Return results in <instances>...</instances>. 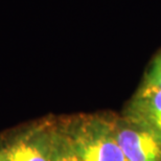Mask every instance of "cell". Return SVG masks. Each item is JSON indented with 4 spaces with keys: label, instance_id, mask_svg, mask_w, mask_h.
Wrapping results in <instances>:
<instances>
[{
    "label": "cell",
    "instance_id": "6da1fadb",
    "mask_svg": "<svg viewBox=\"0 0 161 161\" xmlns=\"http://www.w3.org/2000/svg\"><path fill=\"white\" fill-rule=\"evenodd\" d=\"M60 128L80 161H127L115 135L113 117L85 115Z\"/></svg>",
    "mask_w": 161,
    "mask_h": 161
},
{
    "label": "cell",
    "instance_id": "7a4b0ae2",
    "mask_svg": "<svg viewBox=\"0 0 161 161\" xmlns=\"http://www.w3.org/2000/svg\"><path fill=\"white\" fill-rule=\"evenodd\" d=\"M58 125H36L13 137L0 150L3 161H54Z\"/></svg>",
    "mask_w": 161,
    "mask_h": 161
},
{
    "label": "cell",
    "instance_id": "3957f363",
    "mask_svg": "<svg viewBox=\"0 0 161 161\" xmlns=\"http://www.w3.org/2000/svg\"><path fill=\"white\" fill-rule=\"evenodd\" d=\"M113 121L127 161H161V135L127 115L113 117Z\"/></svg>",
    "mask_w": 161,
    "mask_h": 161
},
{
    "label": "cell",
    "instance_id": "277c9868",
    "mask_svg": "<svg viewBox=\"0 0 161 161\" xmlns=\"http://www.w3.org/2000/svg\"><path fill=\"white\" fill-rule=\"evenodd\" d=\"M125 115L161 135V89L142 83Z\"/></svg>",
    "mask_w": 161,
    "mask_h": 161
},
{
    "label": "cell",
    "instance_id": "5b68a950",
    "mask_svg": "<svg viewBox=\"0 0 161 161\" xmlns=\"http://www.w3.org/2000/svg\"><path fill=\"white\" fill-rule=\"evenodd\" d=\"M54 161H80L79 157L76 156L75 152L72 149L71 144L59 125H58Z\"/></svg>",
    "mask_w": 161,
    "mask_h": 161
},
{
    "label": "cell",
    "instance_id": "8992f818",
    "mask_svg": "<svg viewBox=\"0 0 161 161\" xmlns=\"http://www.w3.org/2000/svg\"><path fill=\"white\" fill-rule=\"evenodd\" d=\"M143 83L161 89V53L155 58L152 65L150 66L144 76Z\"/></svg>",
    "mask_w": 161,
    "mask_h": 161
},
{
    "label": "cell",
    "instance_id": "52a82bcc",
    "mask_svg": "<svg viewBox=\"0 0 161 161\" xmlns=\"http://www.w3.org/2000/svg\"><path fill=\"white\" fill-rule=\"evenodd\" d=\"M0 161H3V160H2V158H1V156H0Z\"/></svg>",
    "mask_w": 161,
    "mask_h": 161
}]
</instances>
